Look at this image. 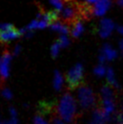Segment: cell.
<instances>
[{
    "mask_svg": "<svg viewBox=\"0 0 123 124\" xmlns=\"http://www.w3.org/2000/svg\"><path fill=\"white\" fill-rule=\"evenodd\" d=\"M78 100L80 106L83 110H89L93 109L97 103V97L85 83L79 87L78 90Z\"/></svg>",
    "mask_w": 123,
    "mask_h": 124,
    "instance_id": "2",
    "label": "cell"
},
{
    "mask_svg": "<svg viewBox=\"0 0 123 124\" xmlns=\"http://www.w3.org/2000/svg\"><path fill=\"white\" fill-rule=\"evenodd\" d=\"M70 30H71L70 34L72 35V37H73L74 39H77V38L80 37L82 33L84 32V26L81 22V19L76 20L74 23H72L70 25Z\"/></svg>",
    "mask_w": 123,
    "mask_h": 124,
    "instance_id": "11",
    "label": "cell"
},
{
    "mask_svg": "<svg viewBox=\"0 0 123 124\" xmlns=\"http://www.w3.org/2000/svg\"><path fill=\"white\" fill-rule=\"evenodd\" d=\"M49 2L51 3V5L55 8V10L60 11L63 8V7L65 6L64 2L62 0H49Z\"/></svg>",
    "mask_w": 123,
    "mask_h": 124,
    "instance_id": "17",
    "label": "cell"
},
{
    "mask_svg": "<svg viewBox=\"0 0 123 124\" xmlns=\"http://www.w3.org/2000/svg\"><path fill=\"white\" fill-rule=\"evenodd\" d=\"M122 111H123V102H122Z\"/></svg>",
    "mask_w": 123,
    "mask_h": 124,
    "instance_id": "30",
    "label": "cell"
},
{
    "mask_svg": "<svg viewBox=\"0 0 123 124\" xmlns=\"http://www.w3.org/2000/svg\"><path fill=\"white\" fill-rule=\"evenodd\" d=\"M33 124H52L45 118V116L41 115L40 113H37L34 115Z\"/></svg>",
    "mask_w": 123,
    "mask_h": 124,
    "instance_id": "15",
    "label": "cell"
},
{
    "mask_svg": "<svg viewBox=\"0 0 123 124\" xmlns=\"http://www.w3.org/2000/svg\"><path fill=\"white\" fill-rule=\"evenodd\" d=\"M22 35H22L20 30L16 29L15 27L12 28V29H8V30H5V31L0 30V43L7 44L8 42L12 41L14 39H16Z\"/></svg>",
    "mask_w": 123,
    "mask_h": 124,
    "instance_id": "8",
    "label": "cell"
},
{
    "mask_svg": "<svg viewBox=\"0 0 123 124\" xmlns=\"http://www.w3.org/2000/svg\"><path fill=\"white\" fill-rule=\"evenodd\" d=\"M14 24H8V23H4V24H0V30L1 31H5V30H8V29H12L14 28Z\"/></svg>",
    "mask_w": 123,
    "mask_h": 124,
    "instance_id": "23",
    "label": "cell"
},
{
    "mask_svg": "<svg viewBox=\"0 0 123 124\" xmlns=\"http://www.w3.org/2000/svg\"><path fill=\"white\" fill-rule=\"evenodd\" d=\"M61 45H59V43L57 41H55L53 45L51 46V55L53 58H56L59 55V52H60V49H61Z\"/></svg>",
    "mask_w": 123,
    "mask_h": 124,
    "instance_id": "16",
    "label": "cell"
},
{
    "mask_svg": "<svg viewBox=\"0 0 123 124\" xmlns=\"http://www.w3.org/2000/svg\"><path fill=\"white\" fill-rule=\"evenodd\" d=\"M110 6H111V0H99L92 7L93 14L96 16H102L109 10Z\"/></svg>",
    "mask_w": 123,
    "mask_h": 124,
    "instance_id": "10",
    "label": "cell"
},
{
    "mask_svg": "<svg viewBox=\"0 0 123 124\" xmlns=\"http://www.w3.org/2000/svg\"><path fill=\"white\" fill-rule=\"evenodd\" d=\"M93 72H94V74H95V75L100 77V76H103L105 73H106L107 70H106V68L104 67V65H103L102 63H100V65H98L97 67L94 68Z\"/></svg>",
    "mask_w": 123,
    "mask_h": 124,
    "instance_id": "20",
    "label": "cell"
},
{
    "mask_svg": "<svg viewBox=\"0 0 123 124\" xmlns=\"http://www.w3.org/2000/svg\"><path fill=\"white\" fill-rule=\"evenodd\" d=\"M2 95H3L4 98L7 99V100H10V99H12V97H13L12 92H11L8 88H5V89H3V91H2Z\"/></svg>",
    "mask_w": 123,
    "mask_h": 124,
    "instance_id": "21",
    "label": "cell"
},
{
    "mask_svg": "<svg viewBox=\"0 0 123 124\" xmlns=\"http://www.w3.org/2000/svg\"><path fill=\"white\" fill-rule=\"evenodd\" d=\"M2 124H18V120H17V117H11L10 120L3 121Z\"/></svg>",
    "mask_w": 123,
    "mask_h": 124,
    "instance_id": "24",
    "label": "cell"
},
{
    "mask_svg": "<svg viewBox=\"0 0 123 124\" xmlns=\"http://www.w3.org/2000/svg\"><path fill=\"white\" fill-rule=\"evenodd\" d=\"M117 52L112 49V47L108 44H105L100 49V54L99 56V60L100 63H104L106 61H112L117 57Z\"/></svg>",
    "mask_w": 123,
    "mask_h": 124,
    "instance_id": "7",
    "label": "cell"
},
{
    "mask_svg": "<svg viewBox=\"0 0 123 124\" xmlns=\"http://www.w3.org/2000/svg\"><path fill=\"white\" fill-rule=\"evenodd\" d=\"M55 115L67 123L74 124L77 122L78 119L82 114L79 112L75 99L71 93H65L60 98L56 105Z\"/></svg>",
    "mask_w": 123,
    "mask_h": 124,
    "instance_id": "1",
    "label": "cell"
},
{
    "mask_svg": "<svg viewBox=\"0 0 123 124\" xmlns=\"http://www.w3.org/2000/svg\"><path fill=\"white\" fill-rule=\"evenodd\" d=\"M65 79L67 82L68 90L73 91L76 88H79L84 82V69L82 63H76L75 66L69 70L66 73Z\"/></svg>",
    "mask_w": 123,
    "mask_h": 124,
    "instance_id": "3",
    "label": "cell"
},
{
    "mask_svg": "<svg viewBox=\"0 0 123 124\" xmlns=\"http://www.w3.org/2000/svg\"><path fill=\"white\" fill-rule=\"evenodd\" d=\"M22 51V47H21L20 45H16L15 46L14 48V51H13V55H18L20 54V52Z\"/></svg>",
    "mask_w": 123,
    "mask_h": 124,
    "instance_id": "25",
    "label": "cell"
},
{
    "mask_svg": "<svg viewBox=\"0 0 123 124\" xmlns=\"http://www.w3.org/2000/svg\"><path fill=\"white\" fill-rule=\"evenodd\" d=\"M112 120L115 124H123V111H115L113 113Z\"/></svg>",
    "mask_w": 123,
    "mask_h": 124,
    "instance_id": "19",
    "label": "cell"
},
{
    "mask_svg": "<svg viewBox=\"0 0 123 124\" xmlns=\"http://www.w3.org/2000/svg\"><path fill=\"white\" fill-rule=\"evenodd\" d=\"M50 28H51L53 31L61 33L62 35H67V34L70 33V27H69V25L64 24L61 20H57L55 21V22H54L50 25Z\"/></svg>",
    "mask_w": 123,
    "mask_h": 124,
    "instance_id": "12",
    "label": "cell"
},
{
    "mask_svg": "<svg viewBox=\"0 0 123 124\" xmlns=\"http://www.w3.org/2000/svg\"><path fill=\"white\" fill-rule=\"evenodd\" d=\"M97 1H99V0H84V2H86V3H89V4L96 3Z\"/></svg>",
    "mask_w": 123,
    "mask_h": 124,
    "instance_id": "29",
    "label": "cell"
},
{
    "mask_svg": "<svg viewBox=\"0 0 123 124\" xmlns=\"http://www.w3.org/2000/svg\"><path fill=\"white\" fill-rule=\"evenodd\" d=\"M112 119L111 114L107 112L101 107H97L92 112V120L88 122V124H106L109 122Z\"/></svg>",
    "mask_w": 123,
    "mask_h": 124,
    "instance_id": "6",
    "label": "cell"
},
{
    "mask_svg": "<svg viewBox=\"0 0 123 124\" xmlns=\"http://www.w3.org/2000/svg\"><path fill=\"white\" fill-rule=\"evenodd\" d=\"M107 80H108V83L112 85L114 88L116 89H120V84L118 83V81L116 80V77H115V73L113 72V69L109 67L107 69Z\"/></svg>",
    "mask_w": 123,
    "mask_h": 124,
    "instance_id": "14",
    "label": "cell"
},
{
    "mask_svg": "<svg viewBox=\"0 0 123 124\" xmlns=\"http://www.w3.org/2000/svg\"><path fill=\"white\" fill-rule=\"evenodd\" d=\"M9 113H10L11 117H17V111L14 107L11 106L10 108H9Z\"/></svg>",
    "mask_w": 123,
    "mask_h": 124,
    "instance_id": "26",
    "label": "cell"
},
{
    "mask_svg": "<svg viewBox=\"0 0 123 124\" xmlns=\"http://www.w3.org/2000/svg\"><path fill=\"white\" fill-rule=\"evenodd\" d=\"M12 55L9 51L5 50L3 54L1 55L0 61V81L4 82L7 80L10 73V65L12 61Z\"/></svg>",
    "mask_w": 123,
    "mask_h": 124,
    "instance_id": "5",
    "label": "cell"
},
{
    "mask_svg": "<svg viewBox=\"0 0 123 124\" xmlns=\"http://www.w3.org/2000/svg\"><path fill=\"white\" fill-rule=\"evenodd\" d=\"M113 29H114V23L110 19L103 18L102 20L100 22L99 35L101 38L109 37Z\"/></svg>",
    "mask_w": 123,
    "mask_h": 124,
    "instance_id": "9",
    "label": "cell"
},
{
    "mask_svg": "<svg viewBox=\"0 0 123 124\" xmlns=\"http://www.w3.org/2000/svg\"><path fill=\"white\" fill-rule=\"evenodd\" d=\"M56 41L59 43V45H61L62 48H65V47H67V46L70 45V40H69V38L66 36V35H62Z\"/></svg>",
    "mask_w": 123,
    "mask_h": 124,
    "instance_id": "18",
    "label": "cell"
},
{
    "mask_svg": "<svg viewBox=\"0 0 123 124\" xmlns=\"http://www.w3.org/2000/svg\"><path fill=\"white\" fill-rule=\"evenodd\" d=\"M51 121L52 124H65L64 121H62L61 118H59L57 115H54V116L51 117Z\"/></svg>",
    "mask_w": 123,
    "mask_h": 124,
    "instance_id": "22",
    "label": "cell"
},
{
    "mask_svg": "<svg viewBox=\"0 0 123 124\" xmlns=\"http://www.w3.org/2000/svg\"><path fill=\"white\" fill-rule=\"evenodd\" d=\"M117 30H118V32L120 33V35H123V26L122 25H119V26H117Z\"/></svg>",
    "mask_w": 123,
    "mask_h": 124,
    "instance_id": "27",
    "label": "cell"
},
{
    "mask_svg": "<svg viewBox=\"0 0 123 124\" xmlns=\"http://www.w3.org/2000/svg\"><path fill=\"white\" fill-rule=\"evenodd\" d=\"M100 107L103 108L107 112L113 114L115 112V93L114 90L107 84H104L100 90Z\"/></svg>",
    "mask_w": 123,
    "mask_h": 124,
    "instance_id": "4",
    "label": "cell"
},
{
    "mask_svg": "<svg viewBox=\"0 0 123 124\" xmlns=\"http://www.w3.org/2000/svg\"><path fill=\"white\" fill-rule=\"evenodd\" d=\"M54 88L55 91H61L63 85V77L62 75V73L59 71H54Z\"/></svg>",
    "mask_w": 123,
    "mask_h": 124,
    "instance_id": "13",
    "label": "cell"
},
{
    "mask_svg": "<svg viewBox=\"0 0 123 124\" xmlns=\"http://www.w3.org/2000/svg\"><path fill=\"white\" fill-rule=\"evenodd\" d=\"M120 52L123 54V39L120 41Z\"/></svg>",
    "mask_w": 123,
    "mask_h": 124,
    "instance_id": "28",
    "label": "cell"
}]
</instances>
